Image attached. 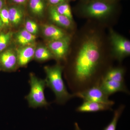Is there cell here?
Listing matches in <instances>:
<instances>
[{"instance_id":"cell-5","label":"cell","mask_w":130,"mask_h":130,"mask_svg":"<svg viewBox=\"0 0 130 130\" xmlns=\"http://www.w3.org/2000/svg\"><path fill=\"white\" fill-rule=\"evenodd\" d=\"M109 37L114 58L121 61L124 58L129 56L130 42L129 40L112 30L110 31Z\"/></svg>"},{"instance_id":"cell-21","label":"cell","mask_w":130,"mask_h":130,"mask_svg":"<svg viewBox=\"0 0 130 130\" xmlns=\"http://www.w3.org/2000/svg\"><path fill=\"white\" fill-rule=\"evenodd\" d=\"M11 37L10 32L0 34V53L2 52L7 46Z\"/></svg>"},{"instance_id":"cell-13","label":"cell","mask_w":130,"mask_h":130,"mask_svg":"<svg viewBox=\"0 0 130 130\" xmlns=\"http://www.w3.org/2000/svg\"><path fill=\"white\" fill-rule=\"evenodd\" d=\"M35 49L31 46H25L19 50L17 54L18 64L20 66L27 64L34 57Z\"/></svg>"},{"instance_id":"cell-27","label":"cell","mask_w":130,"mask_h":130,"mask_svg":"<svg viewBox=\"0 0 130 130\" xmlns=\"http://www.w3.org/2000/svg\"><path fill=\"white\" fill-rule=\"evenodd\" d=\"M4 5V0H0V10L3 7Z\"/></svg>"},{"instance_id":"cell-18","label":"cell","mask_w":130,"mask_h":130,"mask_svg":"<svg viewBox=\"0 0 130 130\" xmlns=\"http://www.w3.org/2000/svg\"><path fill=\"white\" fill-rule=\"evenodd\" d=\"M34 57L37 60L44 61L51 59L54 56L48 48L40 47L35 50Z\"/></svg>"},{"instance_id":"cell-15","label":"cell","mask_w":130,"mask_h":130,"mask_svg":"<svg viewBox=\"0 0 130 130\" xmlns=\"http://www.w3.org/2000/svg\"><path fill=\"white\" fill-rule=\"evenodd\" d=\"M10 23L14 25L19 24L22 21L24 13L23 10L18 7H12L8 9Z\"/></svg>"},{"instance_id":"cell-2","label":"cell","mask_w":130,"mask_h":130,"mask_svg":"<svg viewBox=\"0 0 130 130\" xmlns=\"http://www.w3.org/2000/svg\"><path fill=\"white\" fill-rule=\"evenodd\" d=\"M63 67L59 64L53 66L44 67L46 72V86L49 87L54 93L56 102L63 104L74 97L73 94L67 91L62 78Z\"/></svg>"},{"instance_id":"cell-1","label":"cell","mask_w":130,"mask_h":130,"mask_svg":"<svg viewBox=\"0 0 130 130\" xmlns=\"http://www.w3.org/2000/svg\"><path fill=\"white\" fill-rule=\"evenodd\" d=\"M100 35L91 31L81 40L70 57L66 78L73 94L100 85L111 66L109 57L103 49Z\"/></svg>"},{"instance_id":"cell-29","label":"cell","mask_w":130,"mask_h":130,"mask_svg":"<svg viewBox=\"0 0 130 130\" xmlns=\"http://www.w3.org/2000/svg\"><path fill=\"white\" fill-rule=\"evenodd\" d=\"M104 1H106L109 2H113L115 0H104Z\"/></svg>"},{"instance_id":"cell-30","label":"cell","mask_w":130,"mask_h":130,"mask_svg":"<svg viewBox=\"0 0 130 130\" xmlns=\"http://www.w3.org/2000/svg\"><path fill=\"white\" fill-rule=\"evenodd\" d=\"M88 1H90V0H88Z\"/></svg>"},{"instance_id":"cell-6","label":"cell","mask_w":130,"mask_h":130,"mask_svg":"<svg viewBox=\"0 0 130 130\" xmlns=\"http://www.w3.org/2000/svg\"><path fill=\"white\" fill-rule=\"evenodd\" d=\"M74 97L81 98L84 101L94 102L106 104L110 106L115 104V102L109 100V96L103 92L100 85L92 86L85 90L72 94Z\"/></svg>"},{"instance_id":"cell-22","label":"cell","mask_w":130,"mask_h":130,"mask_svg":"<svg viewBox=\"0 0 130 130\" xmlns=\"http://www.w3.org/2000/svg\"><path fill=\"white\" fill-rule=\"evenodd\" d=\"M25 27V29L32 35H36L38 32V26L36 23L34 21L31 20L26 21Z\"/></svg>"},{"instance_id":"cell-14","label":"cell","mask_w":130,"mask_h":130,"mask_svg":"<svg viewBox=\"0 0 130 130\" xmlns=\"http://www.w3.org/2000/svg\"><path fill=\"white\" fill-rule=\"evenodd\" d=\"M125 72V70L124 68L120 67H111L107 71L102 80H111L124 83Z\"/></svg>"},{"instance_id":"cell-17","label":"cell","mask_w":130,"mask_h":130,"mask_svg":"<svg viewBox=\"0 0 130 130\" xmlns=\"http://www.w3.org/2000/svg\"><path fill=\"white\" fill-rule=\"evenodd\" d=\"M29 6L31 12L36 16L43 15L45 7L43 0H30Z\"/></svg>"},{"instance_id":"cell-8","label":"cell","mask_w":130,"mask_h":130,"mask_svg":"<svg viewBox=\"0 0 130 130\" xmlns=\"http://www.w3.org/2000/svg\"><path fill=\"white\" fill-rule=\"evenodd\" d=\"M100 86L103 92L108 96L119 91L124 92L128 94L130 93L124 83L111 80H102Z\"/></svg>"},{"instance_id":"cell-20","label":"cell","mask_w":130,"mask_h":130,"mask_svg":"<svg viewBox=\"0 0 130 130\" xmlns=\"http://www.w3.org/2000/svg\"><path fill=\"white\" fill-rule=\"evenodd\" d=\"M54 6L60 14L67 17L71 21H73L71 7L67 2L63 3Z\"/></svg>"},{"instance_id":"cell-23","label":"cell","mask_w":130,"mask_h":130,"mask_svg":"<svg viewBox=\"0 0 130 130\" xmlns=\"http://www.w3.org/2000/svg\"><path fill=\"white\" fill-rule=\"evenodd\" d=\"M0 19L3 25H8L10 24L8 9L6 8L3 7L0 10Z\"/></svg>"},{"instance_id":"cell-24","label":"cell","mask_w":130,"mask_h":130,"mask_svg":"<svg viewBox=\"0 0 130 130\" xmlns=\"http://www.w3.org/2000/svg\"><path fill=\"white\" fill-rule=\"evenodd\" d=\"M71 0H48L49 2L53 6L59 5L64 2H67Z\"/></svg>"},{"instance_id":"cell-26","label":"cell","mask_w":130,"mask_h":130,"mask_svg":"<svg viewBox=\"0 0 130 130\" xmlns=\"http://www.w3.org/2000/svg\"><path fill=\"white\" fill-rule=\"evenodd\" d=\"M74 128H75V130H82L81 128L79 127L78 124L77 123H75L74 124Z\"/></svg>"},{"instance_id":"cell-9","label":"cell","mask_w":130,"mask_h":130,"mask_svg":"<svg viewBox=\"0 0 130 130\" xmlns=\"http://www.w3.org/2000/svg\"><path fill=\"white\" fill-rule=\"evenodd\" d=\"M17 64V54L12 50L8 49L0 53V67L3 70H13Z\"/></svg>"},{"instance_id":"cell-7","label":"cell","mask_w":130,"mask_h":130,"mask_svg":"<svg viewBox=\"0 0 130 130\" xmlns=\"http://www.w3.org/2000/svg\"><path fill=\"white\" fill-rule=\"evenodd\" d=\"M71 43V36L68 35L62 39L49 42L48 48L54 57L59 60L66 59Z\"/></svg>"},{"instance_id":"cell-25","label":"cell","mask_w":130,"mask_h":130,"mask_svg":"<svg viewBox=\"0 0 130 130\" xmlns=\"http://www.w3.org/2000/svg\"><path fill=\"white\" fill-rule=\"evenodd\" d=\"M13 2L19 5H23L25 3L27 0H12Z\"/></svg>"},{"instance_id":"cell-4","label":"cell","mask_w":130,"mask_h":130,"mask_svg":"<svg viewBox=\"0 0 130 130\" xmlns=\"http://www.w3.org/2000/svg\"><path fill=\"white\" fill-rule=\"evenodd\" d=\"M29 83L30 91L26 99L30 107L36 108L47 106L48 103L46 100L44 93V89L46 86L45 79H40L31 73Z\"/></svg>"},{"instance_id":"cell-10","label":"cell","mask_w":130,"mask_h":130,"mask_svg":"<svg viewBox=\"0 0 130 130\" xmlns=\"http://www.w3.org/2000/svg\"><path fill=\"white\" fill-rule=\"evenodd\" d=\"M43 32L49 42L60 40L69 35L62 29L52 24L43 25Z\"/></svg>"},{"instance_id":"cell-19","label":"cell","mask_w":130,"mask_h":130,"mask_svg":"<svg viewBox=\"0 0 130 130\" xmlns=\"http://www.w3.org/2000/svg\"><path fill=\"white\" fill-rule=\"evenodd\" d=\"M125 108V106L122 105L115 111L112 121L103 130H116L118 121Z\"/></svg>"},{"instance_id":"cell-28","label":"cell","mask_w":130,"mask_h":130,"mask_svg":"<svg viewBox=\"0 0 130 130\" xmlns=\"http://www.w3.org/2000/svg\"><path fill=\"white\" fill-rule=\"evenodd\" d=\"M3 24L2 22L1 19H0V29L2 28L3 26Z\"/></svg>"},{"instance_id":"cell-12","label":"cell","mask_w":130,"mask_h":130,"mask_svg":"<svg viewBox=\"0 0 130 130\" xmlns=\"http://www.w3.org/2000/svg\"><path fill=\"white\" fill-rule=\"evenodd\" d=\"M112 110L111 106L106 104L94 102L84 101L77 108L76 111L81 112H90Z\"/></svg>"},{"instance_id":"cell-3","label":"cell","mask_w":130,"mask_h":130,"mask_svg":"<svg viewBox=\"0 0 130 130\" xmlns=\"http://www.w3.org/2000/svg\"><path fill=\"white\" fill-rule=\"evenodd\" d=\"M115 8L113 2L104 0H90L82 5L81 11L88 18L104 19L111 16Z\"/></svg>"},{"instance_id":"cell-16","label":"cell","mask_w":130,"mask_h":130,"mask_svg":"<svg viewBox=\"0 0 130 130\" xmlns=\"http://www.w3.org/2000/svg\"><path fill=\"white\" fill-rule=\"evenodd\" d=\"M17 41L22 46H26L34 42L36 39L35 35H32L25 29L22 30L18 32L16 37Z\"/></svg>"},{"instance_id":"cell-11","label":"cell","mask_w":130,"mask_h":130,"mask_svg":"<svg viewBox=\"0 0 130 130\" xmlns=\"http://www.w3.org/2000/svg\"><path fill=\"white\" fill-rule=\"evenodd\" d=\"M49 14L51 21L59 26L70 29L73 28V21H71L67 17L60 14L54 6L50 7Z\"/></svg>"}]
</instances>
